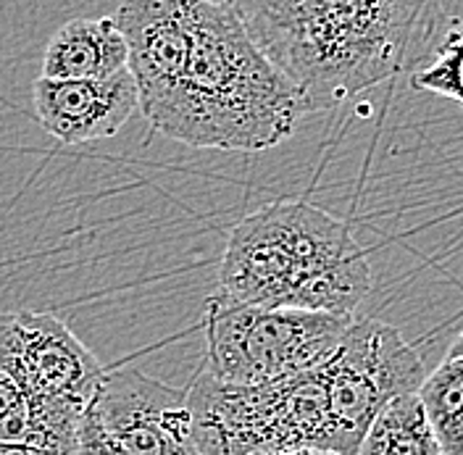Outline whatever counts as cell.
I'll return each mask as SVG.
<instances>
[{
	"mask_svg": "<svg viewBox=\"0 0 463 455\" xmlns=\"http://www.w3.org/2000/svg\"><path fill=\"white\" fill-rule=\"evenodd\" d=\"M259 48L324 111L434 53L442 0H232Z\"/></svg>",
	"mask_w": 463,
	"mask_h": 455,
	"instance_id": "obj_1",
	"label": "cell"
},
{
	"mask_svg": "<svg viewBox=\"0 0 463 455\" xmlns=\"http://www.w3.org/2000/svg\"><path fill=\"white\" fill-rule=\"evenodd\" d=\"M306 114L300 87L260 51L234 5L198 0L184 69L145 118L190 147L259 153L285 143Z\"/></svg>",
	"mask_w": 463,
	"mask_h": 455,
	"instance_id": "obj_2",
	"label": "cell"
},
{
	"mask_svg": "<svg viewBox=\"0 0 463 455\" xmlns=\"http://www.w3.org/2000/svg\"><path fill=\"white\" fill-rule=\"evenodd\" d=\"M372 289V266L353 229L306 200H279L230 232L219 292L263 308L353 318Z\"/></svg>",
	"mask_w": 463,
	"mask_h": 455,
	"instance_id": "obj_3",
	"label": "cell"
},
{
	"mask_svg": "<svg viewBox=\"0 0 463 455\" xmlns=\"http://www.w3.org/2000/svg\"><path fill=\"white\" fill-rule=\"evenodd\" d=\"M201 455H260L321 448L335 431L321 364L263 384H227L198 371L187 387Z\"/></svg>",
	"mask_w": 463,
	"mask_h": 455,
	"instance_id": "obj_4",
	"label": "cell"
},
{
	"mask_svg": "<svg viewBox=\"0 0 463 455\" xmlns=\"http://www.w3.org/2000/svg\"><path fill=\"white\" fill-rule=\"evenodd\" d=\"M350 318L298 308H263L213 292L205 300V364L227 384H263L324 364Z\"/></svg>",
	"mask_w": 463,
	"mask_h": 455,
	"instance_id": "obj_5",
	"label": "cell"
},
{
	"mask_svg": "<svg viewBox=\"0 0 463 455\" xmlns=\"http://www.w3.org/2000/svg\"><path fill=\"white\" fill-rule=\"evenodd\" d=\"M321 371L335 453L340 455H358L361 440L382 405L405 393H419L427 376L421 358L395 327L355 316Z\"/></svg>",
	"mask_w": 463,
	"mask_h": 455,
	"instance_id": "obj_6",
	"label": "cell"
},
{
	"mask_svg": "<svg viewBox=\"0 0 463 455\" xmlns=\"http://www.w3.org/2000/svg\"><path fill=\"white\" fill-rule=\"evenodd\" d=\"M85 416L116 455H201L187 390L140 369L106 371Z\"/></svg>",
	"mask_w": 463,
	"mask_h": 455,
	"instance_id": "obj_7",
	"label": "cell"
},
{
	"mask_svg": "<svg viewBox=\"0 0 463 455\" xmlns=\"http://www.w3.org/2000/svg\"><path fill=\"white\" fill-rule=\"evenodd\" d=\"M8 327L29 393L85 413L106 374L95 353L53 313H8Z\"/></svg>",
	"mask_w": 463,
	"mask_h": 455,
	"instance_id": "obj_8",
	"label": "cell"
},
{
	"mask_svg": "<svg viewBox=\"0 0 463 455\" xmlns=\"http://www.w3.org/2000/svg\"><path fill=\"white\" fill-rule=\"evenodd\" d=\"M32 106L43 129L63 145L106 140L140 111L129 69L106 80H51L32 87Z\"/></svg>",
	"mask_w": 463,
	"mask_h": 455,
	"instance_id": "obj_9",
	"label": "cell"
},
{
	"mask_svg": "<svg viewBox=\"0 0 463 455\" xmlns=\"http://www.w3.org/2000/svg\"><path fill=\"white\" fill-rule=\"evenodd\" d=\"M82 411L32 395L19 374L8 313H0V442L80 445Z\"/></svg>",
	"mask_w": 463,
	"mask_h": 455,
	"instance_id": "obj_10",
	"label": "cell"
},
{
	"mask_svg": "<svg viewBox=\"0 0 463 455\" xmlns=\"http://www.w3.org/2000/svg\"><path fill=\"white\" fill-rule=\"evenodd\" d=\"M129 51L114 16L71 19L48 40L43 74L51 80H106L127 69Z\"/></svg>",
	"mask_w": 463,
	"mask_h": 455,
	"instance_id": "obj_11",
	"label": "cell"
},
{
	"mask_svg": "<svg viewBox=\"0 0 463 455\" xmlns=\"http://www.w3.org/2000/svg\"><path fill=\"white\" fill-rule=\"evenodd\" d=\"M358 455H442L419 393H405L382 405Z\"/></svg>",
	"mask_w": 463,
	"mask_h": 455,
	"instance_id": "obj_12",
	"label": "cell"
},
{
	"mask_svg": "<svg viewBox=\"0 0 463 455\" xmlns=\"http://www.w3.org/2000/svg\"><path fill=\"white\" fill-rule=\"evenodd\" d=\"M442 455H463V355L445 358L419 387Z\"/></svg>",
	"mask_w": 463,
	"mask_h": 455,
	"instance_id": "obj_13",
	"label": "cell"
},
{
	"mask_svg": "<svg viewBox=\"0 0 463 455\" xmlns=\"http://www.w3.org/2000/svg\"><path fill=\"white\" fill-rule=\"evenodd\" d=\"M80 455H116V450L109 445V440L100 434V429L95 427L85 413L80 422Z\"/></svg>",
	"mask_w": 463,
	"mask_h": 455,
	"instance_id": "obj_14",
	"label": "cell"
},
{
	"mask_svg": "<svg viewBox=\"0 0 463 455\" xmlns=\"http://www.w3.org/2000/svg\"><path fill=\"white\" fill-rule=\"evenodd\" d=\"M0 455H80V445L77 448H58V445L0 442Z\"/></svg>",
	"mask_w": 463,
	"mask_h": 455,
	"instance_id": "obj_15",
	"label": "cell"
},
{
	"mask_svg": "<svg viewBox=\"0 0 463 455\" xmlns=\"http://www.w3.org/2000/svg\"><path fill=\"white\" fill-rule=\"evenodd\" d=\"M274 455H340V453L321 450V448H303V450H289V453H274Z\"/></svg>",
	"mask_w": 463,
	"mask_h": 455,
	"instance_id": "obj_16",
	"label": "cell"
},
{
	"mask_svg": "<svg viewBox=\"0 0 463 455\" xmlns=\"http://www.w3.org/2000/svg\"><path fill=\"white\" fill-rule=\"evenodd\" d=\"M463 355V332L453 340V345H450V350H448V355L445 358H461Z\"/></svg>",
	"mask_w": 463,
	"mask_h": 455,
	"instance_id": "obj_17",
	"label": "cell"
},
{
	"mask_svg": "<svg viewBox=\"0 0 463 455\" xmlns=\"http://www.w3.org/2000/svg\"><path fill=\"white\" fill-rule=\"evenodd\" d=\"M211 3H222V5H232V0H211Z\"/></svg>",
	"mask_w": 463,
	"mask_h": 455,
	"instance_id": "obj_18",
	"label": "cell"
}]
</instances>
